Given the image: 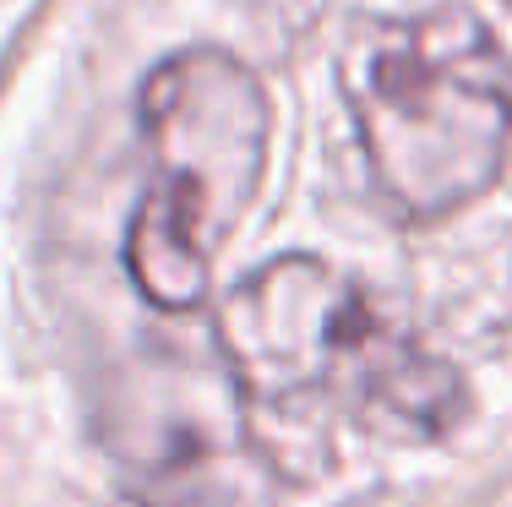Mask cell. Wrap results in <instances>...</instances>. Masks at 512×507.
<instances>
[{"label":"cell","mask_w":512,"mask_h":507,"mask_svg":"<svg viewBox=\"0 0 512 507\" xmlns=\"http://www.w3.org/2000/svg\"><path fill=\"white\" fill-rule=\"evenodd\" d=\"M218 344L246 404L273 420L376 437H442L463 420L458 371L311 257H278L229 289Z\"/></svg>","instance_id":"cell-1"},{"label":"cell","mask_w":512,"mask_h":507,"mask_svg":"<svg viewBox=\"0 0 512 507\" xmlns=\"http://www.w3.org/2000/svg\"><path fill=\"white\" fill-rule=\"evenodd\" d=\"M338 82L376 186L404 219H442L502 175L512 66L469 6L355 22Z\"/></svg>","instance_id":"cell-2"},{"label":"cell","mask_w":512,"mask_h":507,"mask_svg":"<svg viewBox=\"0 0 512 507\" xmlns=\"http://www.w3.org/2000/svg\"><path fill=\"white\" fill-rule=\"evenodd\" d=\"M142 148L148 186L126 229V268L153 306L191 311L262 186V82L224 50L169 55L142 88Z\"/></svg>","instance_id":"cell-3"}]
</instances>
